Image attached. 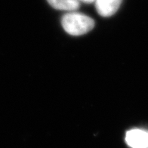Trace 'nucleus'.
<instances>
[{
    "instance_id": "nucleus-1",
    "label": "nucleus",
    "mask_w": 148,
    "mask_h": 148,
    "mask_svg": "<svg viewBox=\"0 0 148 148\" xmlns=\"http://www.w3.org/2000/svg\"><path fill=\"white\" fill-rule=\"evenodd\" d=\"M62 26L70 35L81 36L93 29L95 21L86 14L70 12L62 18Z\"/></svg>"
},
{
    "instance_id": "nucleus-4",
    "label": "nucleus",
    "mask_w": 148,
    "mask_h": 148,
    "mask_svg": "<svg viewBox=\"0 0 148 148\" xmlns=\"http://www.w3.org/2000/svg\"><path fill=\"white\" fill-rule=\"evenodd\" d=\"M49 5L55 9L74 12L78 9L80 4L78 0H47Z\"/></svg>"
},
{
    "instance_id": "nucleus-2",
    "label": "nucleus",
    "mask_w": 148,
    "mask_h": 148,
    "mask_svg": "<svg viewBox=\"0 0 148 148\" xmlns=\"http://www.w3.org/2000/svg\"><path fill=\"white\" fill-rule=\"evenodd\" d=\"M125 142L132 148H148V131L140 129L128 131Z\"/></svg>"
},
{
    "instance_id": "nucleus-3",
    "label": "nucleus",
    "mask_w": 148,
    "mask_h": 148,
    "mask_svg": "<svg viewBox=\"0 0 148 148\" xmlns=\"http://www.w3.org/2000/svg\"><path fill=\"white\" fill-rule=\"evenodd\" d=\"M97 12L102 17H110L119 9L122 0H95Z\"/></svg>"
},
{
    "instance_id": "nucleus-5",
    "label": "nucleus",
    "mask_w": 148,
    "mask_h": 148,
    "mask_svg": "<svg viewBox=\"0 0 148 148\" xmlns=\"http://www.w3.org/2000/svg\"><path fill=\"white\" fill-rule=\"evenodd\" d=\"M79 2H85V3H92V2H95V0H78Z\"/></svg>"
}]
</instances>
